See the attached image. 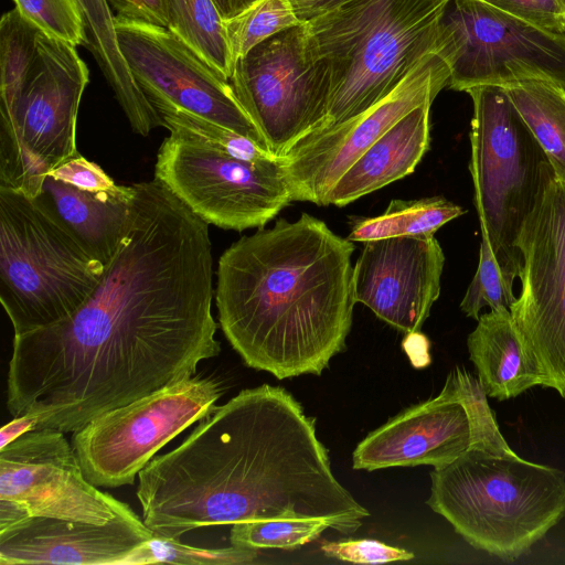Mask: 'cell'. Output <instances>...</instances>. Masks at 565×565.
Masks as SVG:
<instances>
[{
  "label": "cell",
  "mask_w": 565,
  "mask_h": 565,
  "mask_svg": "<svg viewBox=\"0 0 565 565\" xmlns=\"http://www.w3.org/2000/svg\"><path fill=\"white\" fill-rule=\"evenodd\" d=\"M132 185L122 238L93 292L64 320L13 337L7 407L35 429L75 433L220 354L207 223L159 180Z\"/></svg>",
  "instance_id": "6da1fadb"
},
{
  "label": "cell",
  "mask_w": 565,
  "mask_h": 565,
  "mask_svg": "<svg viewBox=\"0 0 565 565\" xmlns=\"http://www.w3.org/2000/svg\"><path fill=\"white\" fill-rule=\"evenodd\" d=\"M142 520L180 540L212 525L322 519L354 533L369 511L335 479L316 418L284 387L241 391L138 475Z\"/></svg>",
  "instance_id": "7a4b0ae2"
},
{
  "label": "cell",
  "mask_w": 565,
  "mask_h": 565,
  "mask_svg": "<svg viewBox=\"0 0 565 565\" xmlns=\"http://www.w3.org/2000/svg\"><path fill=\"white\" fill-rule=\"evenodd\" d=\"M353 242L302 213L233 243L220 257L215 302L244 363L278 380L320 375L345 349L356 303Z\"/></svg>",
  "instance_id": "3957f363"
},
{
  "label": "cell",
  "mask_w": 565,
  "mask_h": 565,
  "mask_svg": "<svg viewBox=\"0 0 565 565\" xmlns=\"http://www.w3.org/2000/svg\"><path fill=\"white\" fill-rule=\"evenodd\" d=\"M89 71L76 46L14 8L0 20V188L38 198L50 172L79 154L76 121Z\"/></svg>",
  "instance_id": "277c9868"
},
{
  "label": "cell",
  "mask_w": 565,
  "mask_h": 565,
  "mask_svg": "<svg viewBox=\"0 0 565 565\" xmlns=\"http://www.w3.org/2000/svg\"><path fill=\"white\" fill-rule=\"evenodd\" d=\"M450 0H342L305 22L308 42L330 77L321 127L369 109L428 54L447 43ZM318 129V128H317Z\"/></svg>",
  "instance_id": "5b68a950"
},
{
  "label": "cell",
  "mask_w": 565,
  "mask_h": 565,
  "mask_svg": "<svg viewBox=\"0 0 565 565\" xmlns=\"http://www.w3.org/2000/svg\"><path fill=\"white\" fill-rule=\"evenodd\" d=\"M430 480L427 505L471 546L501 559L519 558L565 519V473L511 447H470Z\"/></svg>",
  "instance_id": "8992f818"
},
{
  "label": "cell",
  "mask_w": 565,
  "mask_h": 565,
  "mask_svg": "<svg viewBox=\"0 0 565 565\" xmlns=\"http://www.w3.org/2000/svg\"><path fill=\"white\" fill-rule=\"evenodd\" d=\"M104 270L39 198L0 188V300L14 335L71 316Z\"/></svg>",
  "instance_id": "52a82bcc"
},
{
  "label": "cell",
  "mask_w": 565,
  "mask_h": 565,
  "mask_svg": "<svg viewBox=\"0 0 565 565\" xmlns=\"http://www.w3.org/2000/svg\"><path fill=\"white\" fill-rule=\"evenodd\" d=\"M472 100L469 171L481 237L495 254L515 241L551 166L502 86L466 90Z\"/></svg>",
  "instance_id": "ba28073f"
},
{
  "label": "cell",
  "mask_w": 565,
  "mask_h": 565,
  "mask_svg": "<svg viewBox=\"0 0 565 565\" xmlns=\"http://www.w3.org/2000/svg\"><path fill=\"white\" fill-rule=\"evenodd\" d=\"M157 154L154 178L207 224L263 227L294 201L281 158H235L170 128Z\"/></svg>",
  "instance_id": "9c48e42d"
},
{
  "label": "cell",
  "mask_w": 565,
  "mask_h": 565,
  "mask_svg": "<svg viewBox=\"0 0 565 565\" xmlns=\"http://www.w3.org/2000/svg\"><path fill=\"white\" fill-rule=\"evenodd\" d=\"M223 393L220 380L193 375L93 418L72 436L85 477L103 488L132 484L158 450L215 409Z\"/></svg>",
  "instance_id": "30bf717a"
},
{
  "label": "cell",
  "mask_w": 565,
  "mask_h": 565,
  "mask_svg": "<svg viewBox=\"0 0 565 565\" xmlns=\"http://www.w3.org/2000/svg\"><path fill=\"white\" fill-rule=\"evenodd\" d=\"M230 84L276 157H284L326 120L330 77L309 45L305 22L236 58Z\"/></svg>",
  "instance_id": "8fae6325"
},
{
  "label": "cell",
  "mask_w": 565,
  "mask_h": 565,
  "mask_svg": "<svg viewBox=\"0 0 565 565\" xmlns=\"http://www.w3.org/2000/svg\"><path fill=\"white\" fill-rule=\"evenodd\" d=\"M473 446L510 447L478 377L456 366L436 397L407 407L362 439L352 466L441 468Z\"/></svg>",
  "instance_id": "7c38bea8"
},
{
  "label": "cell",
  "mask_w": 565,
  "mask_h": 565,
  "mask_svg": "<svg viewBox=\"0 0 565 565\" xmlns=\"http://www.w3.org/2000/svg\"><path fill=\"white\" fill-rule=\"evenodd\" d=\"M448 87L466 92L539 79L565 88V33H552L483 0H450L441 19Z\"/></svg>",
  "instance_id": "4fadbf2b"
},
{
  "label": "cell",
  "mask_w": 565,
  "mask_h": 565,
  "mask_svg": "<svg viewBox=\"0 0 565 565\" xmlns=\"http://www.w3.org/2000/svg\"><path fill=\"white\" fill-rule=\"evenodd\" d=\"M30 516L105 524L137 514L89 482L64 433L42 428L0 449V531Z\"/></svg>",
  "instance_id": "5bb4252c"
},
{
  "label": "cell",
  "mask_w": 565,
  "mask_h": 565,
  "mask_svg": "<svg viewBox=\"0 0 565 565\" xmlns=\"http://www.w3.org/2000/svg\"><path fill=\"white\" fill-rule=\"evenodd\" d=\"M515 247L521 290L509 311L559 393L565 387V188L552 169Z\"/></svg>",
  "instance_id": "9a60e30c"
},
{
  "label": "cell",
  "mask_w": 565,
  "mask_h": 565,
  "mask_svg": "<svg viewBox=\"0 0 565 565\" xmlns=\"http://www.w3.org/2000/svg\"><path fill=\"white\" fill-rule=\"evenodd\" d=\"M114 29L122 58L149 102L161 100L226 127L270 152L230 81L171 31L115 15Z\"/></svg>",
  "instance_id": "2e32d148"
},
{
  "label": "cell",
  "mask_w": 565,
  "mask_h": 565,
  "mask_svg": "<svg viewBox=\"0 0 565 565\" xmlns=\"http://www.w3.org/2000/svg\"><path fill=\"white\" fill-rule=\"evenodd\" d=\"M450 68L444 50L425 56L382 100L341 122L315 129L281 157L294 201L322 205L327 193L351 164L384 132L448 87Z\"/></svg>",
  "instance_id": "e0dca14e"
},
{
  "label": "cell",
  "mask_w": 565,
  "mask_h": 565,
  "mask_svg": "<svg viewBox=\"0 0 565 565\" xmlns=\"http://www.w3.org/2000/svg\"><path fill=\"white\" fill-rule=\"evenodd\" d=\"M444 265L434 235L367 241L353 266L355 301L399 331L417 332L440 295Z\"/></svg>",
  "instance_id": "ac0fdd59"
},
{
  "label": "cell",
  "mask_w": 565,
  "mask_h": 565,
  "mask_svg": "<svg viewBox=\"0 0 565 565\" xmlns=\"http://www.w3.org/2000/svg\"><path fill=\"white\" fill-rule=\"evenodd\" d=\"M152 536L138 515L105 524L30 516L0 531V564L120 565Z\"/></svg>",
  "instance_id": "d6986e66"
},
{
  "label": "cell",
  "mask_w": 565,
  "mask_h": 565,
  "mask_svg": "<svg viewBox=\"0 0 565 565\" xmlns=\"http://www.w3.org/2000/svg\"><path fill=\"white\" fill-rule=\"evenodd\" d=\"M467 338L469 359L488 397L514 398L534 386L553 388L543 365L516 328L509 309L480 315Z\"/></svg>",
  "instance_id": "ffe728a7"
},
{
  "label": "cell",
  "mask_w": 565,
  "mask_h": 565,
  "mask_svg": "<svg viewBox=\"0 0 565 565\" xmlns=\"http://www.w3.org/2000/svg\"><path fill=\"white\" fill-rule=\"evenodd\" d=\"M431 104L414 108L372 143L339 178L322 205L345 206L411 174L429 148Z\"/></svg>",
  "instance_id": "44dd1931"
},
{
  "label": "cell",
  "mask_w": 565,
  "mask_h": 565,
  "mask_svg": "<svg viewBox=\"0 0 565 565\" xmlns=\"http://www.w3.org/2000/svg\"><path fill=\"white\" fill-rule=\"evenodd\" d=\"M134 194V185L120 193H93L47 175L38 198L106 267L122 238Z\"/></svg>",
  "instance_id": "7402d4cb"
},
{
  "label": "cell",
  "mask_w": 565,
  "mask_h": 565,
  "mask_svg": "<svg viewBox=\"0 0 565 565\" xmlns=\"http://www.w3.org/2000/svg\"><path fill=\"white\" fill-rule=\"evenodd\" d=\"M86 32L85 47L96 60L132 130L141 136L163 126L162 119L134 81L119 51L114 13L106 0H75Z\"/></svg>",
  "instance_id": "603a6c76"
},
{
  "label": "cell",
  "mask_w": 565,
  "mask_h": 565,
  "mask_svg": "<svg viewBox=\"0 0 565 565\" xmlns=\"http://www.w3.org/2000/svg\"><path fill=\"white\" fill-rule=\"evenodd\" d=\"M502 87L542 148L555 181L565 188V88L539 79Z\"/></svg>",
  "instance_id": "cb8c5ba5"
},
{
  "label": "cell",
  "mask_w": 565,
  "mask_h": 565,
  "mask_svg": "<svg viewBox=\"0 0 565 565\" xmlns=\"http://www.w3.org/2000/svg\"><path fill=\"white\" fill-rule=\"evenodd\" d=\"M466 211L444 196L417 200H392L384 213L377 216H352L351 242L434 235L441 226L461 216Z\"/></svg>",
  "instance_id": "d4e9b609"
},
{
  "label": "cell",
  "mask_w": 565,
  "mask_h": 565,
  "mask_svg": "<svg viewBox=\"0 0 565 565\" xmlns=\"http://www.w3.org/2000/svg\"><path fill=\"white\" fill-rule=\"evenodd\" d=\"M167 29L228 81L233 58L213 0H166Z\"/></svg>",
  "instance_id": "484cf974"
},
{
  "label": "cell",
  "mask_w": 565,
  "mask_h": 565,
  "mask_svg": "<svg viewBox=\"0 0 565 565\" xmlns=\"http://www.w3.org/2000/svg\"><path fill=\"white\" fill-rule=\"evenodd\" d=\"M521 255L495 254L481 237L477 270L460 302L461 311L478 320L480 311L510 309L516 300L514 281L521 275Z\"/></svg>",
  "instance_id": "4316f807"
},
{
  "label": "cell",
  "mask_w": 565,
  "mask_h": 565,
  "mask_svg": "<svg viewBox=\"0 0 565 565\" xmlns=\"http://www.w3.org/2000/svg\"><path fill=\"white\" fill-rule=\"evenodd\" d=\"M259 550L231 544L230 547L205 548L183 544L180 540L154 535L129 553L120 565H243L252 564Z\"/></svg>",
  "instance_id": "83f0119b"
},
{
  "label": "cell",
  "mask_w": 565,
  "mask_h": 565,
  "mask_svg": "<svg viewBox=\"0 0 565 565\" xmlns=\"http://www.w3.org/2000/svg\"><path fill=\"white\" fill-rule=\"evenodd\" d=\"M301 23L289 0H258L237 17L224 21L233 63L263 41Z\"/></svg>",
  "instance_id": "f1b7e54d"
},
{
  "label": "cell",
  "mask_w": 565,
  "mask_h": 565,
  "mask_svg": "<svg viewBox=\"0 0 565 565\" xmlns=\"http://www.w3.org/2000/svg\"><path fill=\"white\" fill-rule=\"evenodd\" d=\"M167 129L175 128L228 154L253 162L279 158L265 151L249 138L226 127L177 108L161 100H150Z\"/></svg>",
  "instance_id": "f546056e"
},
{
  "label": "cell",
  "mask_w": 565,
  "mask_h": 565,
  "mask_svg": "<svg viewBox=\"0 0 565 565\" xmlns=\"http://www.w3.org/2000/svg\"><path fill=\"white\" fill-rule=\"evenodd\" d=\"M331 529L322 519H276L239 522L232 525L230 542L252 548L296 550Z\"/></svg>",
  "instance_id": "4dcf8cb0"
},
{
  "label": "cell",
  "mask_w": 565,
  "mask_h": 565,
  "mask_svg": "<svg viewBox=\"0 0 565 565\" xmlns=\"http://www.w3.org/2000/svg\"><path fill=\"white\" fill-rule=\"evenodd\" d=\"M29 22L74 46L85 45L86 32L75 0H13Z\"/></svg>",
  "instance_id": "1f68e13d"
},
{
  "label": "cell",
  "mask_w": 565,
  "mask_h": 565,
  "mask_svg": "<svg viewBox=\"0 0 565 565\" xmlns=\"http://www.w3.org/2000/svg\"><path fill=\"white\" fill-rule=\"evenodd\" d=\"M321 552L327 557L356 564H381L414 558L412 552L376 540L326 542L321 545Z\"/></svg>",
  "instance_id": "d6a6232c"
},
{
  "label": "cell",
  "mask_w": 565,
  "mask_h": 565,
  "mask_svg": "<svg viewBox=\"0 0 565 565\" xmlns=\"http://www.w3.org/2000/svg\"><path fill=\"white\" fill-rule=\"evenodd\" d=\"M519 20L552 33H565L563 0H483Z\"/></svg>",
  "instance_id": "836d02e7"
},
{
  "label": "cell",
  "mask_w": 565,
  "mask_h": 565,
  "mask_svg": "<svg viewBox=\"0 0 565 565\" xmlns=\"http://www.w3.org/2000/svg\"><path fill=\"white\" fill-rule=\"evenodd\" d=\"M49 175L93 193H120L126 189V186L117 185L98 164L88 161L81 154L66 160L53 169Z\"/></svg>",
  "instance_id": "e575fe53"
},
{
  "label": "cell",
  "mask_w": 565,
  "mask_h": 565,
  "mask_svg": "<svg viewBox=\"0 0 565 565\" xmlns=\"http://www.w3.org/2000/svg\"><path fill=\"white\" fill-rule=\"evenodd\" d=\"M114 15L167 28L166 0H106Z\"/></svg>",
  "instance_id": "d590c367"
},
{
  "label": "cell",
  "mask_w": 565,
  "mask_h": 565,
  "mask_svg": "<svg viewBox=\"0 0 565 565\" xmlns=\"http://www.w3.org/2000/svg\"><path fill=\"white\" fill-rule=\"evenodd\" d=\"M403 347L416 367H423L429 364V342L425 335L417 332L407 333Z\"/></svg>",
  "instance_id": "8d00e7d4"
},
{
  "label": "cell",
  "mask_w": 565,
  "mask_h": 565,
  "mask_svg": "<svg viewBox=\"0 0 565 565\" xmlns=\"http://www.w3.org/2000/svg\"><path fill=\"white\" fill-rule=\"evenodd\" d=\"M36 420L30 415L13 417L0 430V449L14 441L20 436L34 430Z\"/></svg>",
  "instance_id": "74e56055"
},
{
  "label": "cell",
  "mask_w": 565,
  "mask_h": 565,
  "mask_svg": "<svg viewBox=\"0 0 565 565\" xmlns=\"http://www.w3.org/2000/svg\"><path fill=\"white\" fill-rule=\"evenodd\" d=\"M342 0H289L297 17L307 22Z\"/></svg>",
  "instance_id": "f35d334b"
},
{
  "label": "cell",
  "mask_w": 565,
  "mask_h": 565,
  "mask_svg": "<svg viewBox=\"0 0 565 565\" xmlns=\"http://www.w3.org/2000/svg\"><path fill=\"white\" fill-rule=\"evenodd\" d=\"M257 1L258 0H213L224 21L237 17Z\"/></svg>",
  "instance_id": "ab89813d"
},
{
  "label": "cell",
  "mask_w": 565,
  "mask_h": 565,
  "mask_svg": "<svg viewBox=\"0 0 565 565\" xmlns=\"http://www.w3.org/2000/svg\"><path fill=\"white\" fill-rule=\"evenodd\" d=\"M558 394L565 399V387Z\"/></svg>",
  "instance_id": "60d3db41"
},
{
  "label": "cell",
  "mask_w": 565,
  "mask_h": 565,
  "mask_svg": "<svg viewBox=\"0 0 565 565\" xmlns=\"http://www.w3.org/2000/svg\"><path fill=\"white\" fill-rule=\"evenodd\" d=\"M563 1H564V3H565V0H563Z\"/></svg>",
  "instance_id": "b9f144b4"
}]
</instances>
